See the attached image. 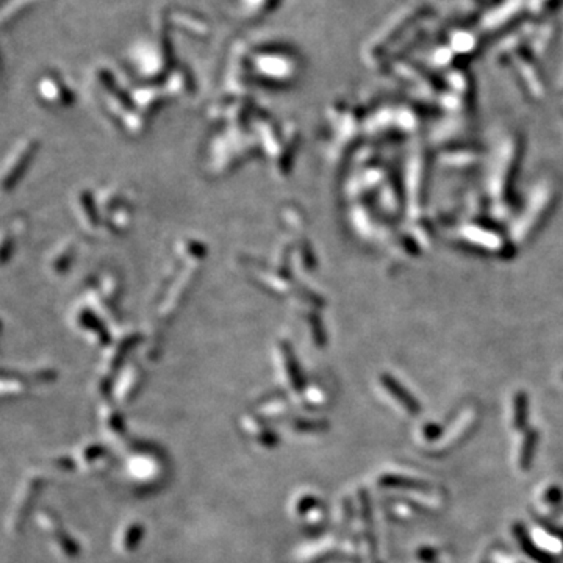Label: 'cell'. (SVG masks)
<instances>
[{
	"label": "cell",
	"instance_id": "1",
	"mask_svg": "<svg viewBox=\"0 0 563 563\" xmlns=\"http://www.w3.org/2000/svg\"><path fill=\"white\" fill-rule=\"evenodd\" d=\"M163 454L149 445H135L124 462V474L136 490L151 491L163 484L168 474Z\"/></svg>",
	"mask_w": 563,
	"mask_h": 563
},
{
	"label": "cell",
	"instance_id": "2",
	"mask_svg": "<svg viewBox=\"0 0 563 563\" xmlns=\"http://www.w3.org/2000/svg\"><path fill=\"white\" fill-rule=\"evenodd\" d=\"M44 484H46L44 476L36 471L29 473L22 479L19 488L13 498V504H11L7 520V531L11 535L21 532L22 524H24L27 515L32 512L33 505H35V499L42 491Z\"/></svg>",
	"mask_w": 563,
	"mask_h": 563
},
{
	"label": "cell",
	"instance_id": "3",
	"mask_svg": "<svg viewBox=\"0 0 563 563\" xmlns=\"http://www.w3.org/2000/svg\"><path fill=\"white\" fill-rule=\"evenodd\" d=\"M35 520L40 524V529L47 538L52 553L62 560H73L80 553V546L74 540L62 521L55 516V513L47 509H40L35 513Z\"/></svg>",
	"mask_w": 563,
	"mask_h": 563
},
{
	"label": "cell",
	"instance_id": "4",
	"mask_svg": "<svg viewBox=\"0 0 563 563\" xmlns=\"http://www.w3.org/2000/svg\"><path fill=\"white\" fill-rule=\"evenodd\" d=\"M268 419L262 415H245L241 418V429L247 438H249L253 445L263 449H273L279 445V434L266 423Z\"/></svg>",
	"mask_w": 563,
	"mask_h": 563
},
{
	"label": "cell",
	"instance_id": "5",
	"mask_svg": "<svg viewBox=\"0 0 563 563\" xmlns=\"http://www.w3.org/2000/svg\"><path fill=\"white\" fill-rule=\"evenodd\" d=\"M73 462L80 471L86 474H99L110 466V454L105 446L88 441L77 448Z\"/></svg>",
	"mask_w": 563,
	"mask_h": 563
},
{
	"label": "cell",
	"instance_id": "6",
	"mask_svg": "<svg viewBox=\"0 0 563 563\" xmlns=\"http://www.w3.org/2000/svg\"><path fill=\"white\" fill-rule=\"evenodd\" d=\"M142 538H145V526L136 520L127 521L116 532L114 549L123 555L134 554L140 548Z\"/></svg>",
	"mask_w": 563,
	"mask_h": 563
},
{
	"label": "cell",
	"instance_id": "7",
	"mask_svg": "<svg viewBox=\"0 0 563 563\" xmlns=\"http://www.w3.org/2000/svg\"><path fill=\"white\" fill-rule=\"evenodd\" d=\"M99 419H101L103 435L114 443H124L129 437L127 424L121 413L116 410L112 404H103L99 410Z\"/></svg>",
	"mask_w": 563,
	"mask_h": 563
},
{
	"label": "cell",
	"instance_id": "8",
	"mask_svg": "<svg viewBox=\"0 0 563 563\" xmlns=\"http://www.w3.org/2000/svg\"><path fill=\"white\" fill-rule=\"evenodd\" d=\"M513 534H515V537L518 538V543H520L523 553L526 554L527 557H531L534 562L537 563H557L554 560V557H551L549 554H546L545 551H542L540 548L535 546V543L529 537V534L526 531V527L523 526L521 523H515L513 524Z\"/></svg>",
	"mask_w": 563,
	"mask_h": 563
},
{
	"label": "cell",
	"instance_id": "9",
	"mask_svg": "<svg viewBox=\"0 0 563 563\" xmlns=\"http://www.w3.org/2000/svg\"><path fill=\"white\" fill-rule=\"evenodd\" d=\"M379 485L380 487H386V488L421 491V493H426V491H430V488H432L429 484H424L421 482V480L407 479V477H401V476H388V474L379 479Z\"/></svg>",
	"mask_w": 563,
	"mask_h": 563
},
{
	"label": "cell",
	"instance_id": "10",
	"mask_svg": "<svg viewBox=\"0 0 563 563\" xmlns=\"http://www.w3.org/2000/svg\"><path fill=\"white\" fill-rule=\"evenodd\" d=\"M321 507V501L312 493H299L291 502V512L292 515L301 518H305L312 515V512L318 510Z\"/></svg>",
	"mask_w": 563,
	"mask_h": 563
},
{
	"label": "cell",
	"instance_id": "11",
	"mask_svg": "<svg viewBox=\"0 0 563 563\" xmlns=\"http://www.w3.org/2000/svg\"><path fill=\"white\" fill-rule=\"evenodd\" d=\"M540 441V434L537 430L529 429L526 430V435H524V441L521 446V454H520V466L524 471L531 469L534 457H535V449H537Z\"/></svg>",
	"mask_w": 563,
	"mask_h": 563
},
{
	"label": "cell",
	"instance_id": "12",
	"mask_svg": "<svg viewBox=\"0 0 563 563\" xmlns=\"http://www.w3.org/2000/svg\"><path fill=\"white\" fill-rule=\"evenodd\" d=\"M384 384H385L386 388H388L391 393H393V396L396 397V399L405 407V410L408 413H412V415H418V413L421 412V407H419L418 401L415 399V397H412L410 395L407 393L405 390H402V386L397 385L393 379L384 377Z\"/></svg>",
	"mask_w": 563,
	"mask_h": 563
},
{
	"label": "cell",
	"instance_id": "13",
	"mask_svg": "<svg viewBox=\"0 0 563 563\" xmlns=\"http://www.w3.org/2000/svg\"><path fill=\"white\" fill-rule=\"evenodd\" d=\"M329 429L327 423L318 421V419H307V418H296L292 419L290 424V430L295 435H310V434H321Z\"/></svg>",
	"mask_w": 563,
	"mask_h": 563
},
{
	"label": "cell",
	"instance_id": "14",
	"mask_svg": "<svg viewBox=\"0 0 563 563\" xmlns=\"http://www.w3.org/2000/svg\"><path fill=\"white\" fill-rule=\"evenodd\" d=\"M529 421V402L526 395H518L515 401V429L516 430H527Z\"/></svg>",
	"mask_w": 563,
	"mask_h": 563
},
{
	"label": "cell",
	"instance_id": "15",
	"mask_svg": "<svg viewBox=\"0 0 563 563\" xmlns=\"http://www.w3.org/2000/svg\"><path fill=\"white\" fill-rule=\"evenodd\" d=\"M545 501L546 504H551V505H555V504H560L563 501V490L560 487H549L548 491H546L545 495Z\"/></svg>",
	"mask_w": 563,
	"mask_h": 563
},
{
	"label": "cell",
	"instance_id": "16",
	"mask_svg": "<svg viewBox=\"0 0 563 563\" xmlns=\"http://www.w3.org/2000/svg\"><path fill=\"white\" fill-rule=\"evenodd\" d=\"M443 432H445V427L438 426V424H427V426H424L423 429V435L430 441L440 438L441 435H443Z\"/></svg>",
	"mask_w": 563,
	"mask_h": 563
},
{
	"label": "cell",
	"instance_id": "17",
	"mask_svg": "<svg viewBox=\"0 0 563 563\" xmlns=\"http://www.w3.org/2000/svg\"><path fill=\"white\" fill-rule=\"evenodd\" d=\"M537 521L542 524V527L545 529L546 532L548 534H551V535H554L555 538H559L560 542L563 543V529H560V527H557L555 524H553V523H549V521H546V520H543V518H537Z\"/></svg>",
	"mask_w": 563,
	"mask_h": 563
},
{
	"label": "cell",
	"instance_id": "18",
	"mask_svg": "<svg viewBox=\"0 0 563 563\" xmlns=\"http://www.w3.org/2000/svg\"><path fill=\"white\" fill-rule=\"evenodd\" d=\"M418 555H419V559L424 562H434L435 559H437L438 554H437V551H434L430 548H423V549H419Z\"/></svg>",
	"mask_w": 563,
	"mask_h": 563
}]
</instances>
